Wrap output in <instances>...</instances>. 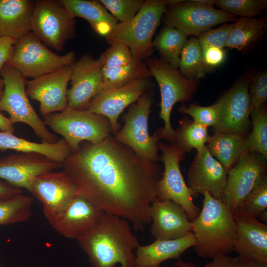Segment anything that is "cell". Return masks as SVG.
Wrapping results in <instances>:
<instances>
[{
	"label": "cell",
	"instance_id": "41",
	"mask_svg": "<svg viewBox=\"0 0 267 267\" xmlns=\"http://www.w3.org/2000/svg\"><path fill=\"white\" fill-rule=\"evenodd\" d=\"M249 93L251 108L258 109L264 104L267 99V70L257 74L253 78Z\"/></svg>",
	"mask_w": 267,
	"mask_h": 267
},
{
	"label": "cell",
	"instance_id": "46",
	"mask_svg": "<svg viewBox=\"0 0 267 267\" xmlns=\"http://www.w3.org/2000/svg\"><path fill=\"white\" fill-rule=\"evenodd\" d=\"M236 267H267V265L238 256L233 258Z\"/></svg>",
	"mask_w": 267,
	"mask_h": 267
},
{
	"label": "cell",
	"instance_id": "30",
	"mask_svg": "<svg viewBox=\"0 0 267 267\" xmlns=\"http://www.w3.org/2000/svg\"><path fill=\"white\" fill-rule=\"evenodd\" d=\"M188 36L182 31L165 25L153 41V48L158 51L162 61L178 70L180 54Z\"/></svg>",
	"mask_w": 267,
	"mask_h": 267
},
{
	"label": "cell",
	"instance_id": "26",
	"mask_svg": "<svg viewBox=\"0 0 267 267\" xmlns=\"http://www.w3.org/2000/svg\"><path fill=\"white\" fill-rule=\"evenodd\" d=\"M35 0H0V37L18 40L31 31Z\"/></svg>",
	"mask_w": 267,
	"mask_h": 267
},
{
	"label": "cell",
	"instance_id": "13",
	"mask_svg": "<svg viewBox=\"0 0 267 267\" xmlns=\"http://www.w3.org/2000/svg\"><path fill=\"white\" fill-rule=\"evenodd\" d=\"M249 86V80L243 78L215 102L218 107L219 119L213 127L215 133L248 135L252 110Z\"/></svg>",
	"mask_w": 267,
	"mask_h": 267
},
{
	"label": "cell",
	"instance_id": "19",
	"mask_svg": "<svg viewBox=\"0 0 267 267\" xmlns=\"http://www.w3.org/2000/svg\"><path fill=\"white\" fill-rule=\"evenodd\" d=\"M61 168L62 163L40 153L20 152L0 158V179L30 192L31 183L35 177Z\"/></svg>",
	"mask_w": 267,
	"mask_h": 267
},
{
	"label": "cell",
	"instance_id": "38",
	"mask_svg": "<svg viewBox=\"0 0 267 267\" xmlns=\"http://www.w3.org/2000/svg\"><path fill=\"white\" fill-rule=\"evenodd\" d=\"M100 3L118 22L124 23L132 19L138 12L143 0H100Z\"/></svg>",
	"mask_w": 267,
	"mask_h": 267
},
{
	"label": "cell",
	"instance_id": "40",
	"mask_svg": "<svg viewBox=\"0 0 267 267\" xmlns=\"http://www.w3.org/2000/svg\"><path fill=\"white\" fill-rule=\"evenodd\" d=\"M233 25V23H224L216 29L201 33L197 38L202 50L211 47L219 48L224 47Z\"/></svg>",
	"mask_w": 267,
	"mask_h": 267
},
{
	"label": "cell",
	"instance_id": "43",
	"mask_svg": "<svg viewBox=\"0 0 267 267\" xmlns=\"http://www.w3.org/2000/svg\"><path fill=\"white\" fill-rule=\"evenodd\" d=\"M15 40L8 37H0V74L2 67L10 57ZM3 81L0 78V88H3Z\"/></svg>",
	"mask_w": 267,
	"mask_h": 267
},
{
	"label": "cell",
	"instance_id": "31",
	"mask_svg": "<svg viewBox=\"0 0 267 267\" xmlns=\"http://www.w3.org/2000/svg\"><path fill=\"white\" fill-rule=\"evenodd\" d=\"M265 19L242 17L233 23L225 46L241 51L257 40L264 32Z\"/></svg>",
	"mask_w": 267,
	"mask_h": 267
},
{
	"label": "cell",
	"instance_id": "15",
	"mask_svg": "<svg viewBox=\"0 0 267 267\" xmlns=\"http://www.w3.org/2000/svg\"><path fill=\"white\" fill-rule=\"evenodd\" d=\"M100 56L102 89L121 87L137 79L152 77L145 63L135 59L130 49L123 44L111 45Z\"/></svg>",
	"mask_w": 267,
	"mask_h": 267
},
{
	"label": "cell",
	"instance_id": "20",
	"mask_svg": "<svg viewBox=\"0 0 267 267\" xmlns=\"http://www.w3.org/2000/svg\"><path fill=\"white\" fill-rule=\"evenodd\" d=\"M71 72L72 65L27 81V94L31 99L40 102V111L43 116L62 112L68 106L67 86Z\"/></svg>",
	"mask_w": 267,
	"mask_h": 267
},
{
	"label": "cell",
	"instance_id": "45",
	"mask_svg": "<svg viewBox=\"0 0 267 267\" xmlns=\"http://www.w3.org/2000/svg\"><path fill=\"white\" fill-rule=\"evenodd\" d=\"M204 267H236L233 258L229 255H222L214 259L205 265Z\"/></svg>",
	"mask_w": 267,
	"mask_h": 267
},
{
	"label": "cell",
	"instance_id": "39",
	"mask_svg": "<svg viewBox=\"0 0 267 267\" xmlns=\"http://www.w3.org/2000/svg\"><path fill=\"white\" fill-rule=\"evenodd\" d=\"M178 111L191 116L193 121L207 127L213 128L219 119V110L216 103L210 106H201L195 104L186 106L183 104L178 107Z\"/></svg>",
	"mask_w": 267,
	"mask_h": 267
},
{
	"label": "cell",
	"instance_id": "11",
	"mask_svg": "<svg viewBox=\"0 0 267 267\" xmlns=\"http://www.w3.org/2000/svg\"><path fill=\"white\" fill-rule=\"evenodd\" d=\"M158 146L162 154L160 160L164 163V172L157 185L156 199L171 200L179 204L192 222L201 209L194 204L192 194L180 171L179 163L184 159L186 153L175 144L160 142Z\"/></svg>",
	"mask_w": 267,
	"mask_h": 267
},
{
	"label": "cell",
	"instance_id": "17",
	"mask_svg": "<svg viewBox=\"0 0 267 267\" xmlns=\"http://www.w3.org/2000/svg\"><path fill=\"white\" fill-rule=\"evenodd\" d=\"M265 159L259 154L248 152L227 173L222 202L233 213L266 173Z\"/></svg>",
	"mask_w": 267,
	"mask_h": 267
},
{
	"label": "cell",
	"instance_id": "23",
	"mask_svg": "<svg viewBox=\"0 0 267 267\" xmlns=\"http://www.w3.org/2000/svg\"><path fill=\"white\" fill-rule=\"evenodd\" d=\"M150 233L156 240L183 237L192 232V224L183 208L171 200L155 199L150 208Z\"/></svg>",
	"mask_w": 267,
	"mask_h": 267
},
{
	"label": "cell",
	"instance_id": "21",
	"mask_svg": "<svg viewBox=\"0 0 267 267\" xmlns=\"http://www.w3.org/2000/svg\"><path fill=\"white\" fill-rule=\"evenodd\" d=\"M187 179V186L193 197L208 192L214 198L222 201L227 173L206 145L197 152L188 170Z\"/></svg>",
	"mask_w": 267,
	"mask_h": 267
},
{
	"label": "cell",
	"instance_id": "29",
	"mask_svg": "<svg viewBox=\"0 0 267 267\" xmlns=\"http://www.w3.org/2000/svg\"><path fill=\"white\" fill-rule=\"evenodd\" d=\"M246 136L218 133L210 136L206 146L211 154L223 166L226 173L248 152Z\"/></svg>",
	"mask_w": 267,
	"mask_h": 267
},
{
	"label": "cell",
	"instance_id": "18",
	"mask_svg": "<svg viewBox=\"0 0 267 267\" xmlns=\"http://www.w3.org/2000/svg\"><path fill=\"white\" fill-rule=\"evenodd\" d=\"M71 88L68 89V106L86 110L92 98L103 89L102 58L86 53L72 64Z\"/></svg>",
	"mask_w": 267,
	"mask_h": 267
},
{
	"label": "cell",
	"instance_id": "16",
	"mask_svg": "<svg viewBox=\"0 0 267 267\" xmlns=\"http://www.w3.org/2000/svg\"><path fill=\"white\" fill-rule=\"evenodd\" d=\"M152 86L151 78H142L121 87L102 89L92 98L86 110L106 117L114 135L120 129L118 118L124 109L137 101Z\"/></svg>",
	"mask_w": 267,
	"mask_h": 267
},
{
	"label": "cell",
	"instance_id": "12",
	"mask_svg": "<svg viewBox=\"0 0 267 267\" xmlns=\"http://www.w3.org/2000/svg\"><path fill=\"white\" fill-rule=\"evenodd\" d=\"M164 13L162 21L165 25L196 37L214 26L237 19L234 15L195 0H179L168 5Z\"/></svg>",
	"mask_w": 267,
	"mask_h": 267
},
{
	"label": "cell",
	"instance_id": "24",
	"mask_svg": "<svg viewBox=\"0 0 267 267\" xmlns=\"http://www.w3.org/2000/svg\"><path fill=\"white\" fill-rule=\"evenodd\" d=\"M233 216L236 224L234 251L239 256L267 265V225L236 211Z\"/></svg>",
	"mask_w": 267,
	"mask_h": 267
},
{
	"label": "cell",
	"instance_id": "35",
	"mask_svg": "<svg viewBox=\"0 0 267 267\" xmlns=\"http://www.w3.org/2000/svg\"><path fill=\"white\" fill-rule=\"evenodd\" d=\"M250 116L253 129L246 136L247 151L267 158V110L264 104L258 109L251 110Z\"/></svg>",
	"mask_w": 267,
	"mask_h": 267
},
{
	"label": "cell",
	"instance_id": "9",
	"mask_svg": "<svg viewBox=\"0 0 267 267\" xmlns=\"http://www.w3.org/2000/svg\"><path fill=\"white\" fill-rule=\"evenodd\" d=\"M153 102L152 92L150 90L131 104L127 112L122 116L123 127L113 136L139 157L157 162L159 159L158 143L160 139L156 133L150 135L148 128Z\"/></svg>",
	"mask_w": 267,
	"mask_h": 267
},
{
	"label": "cell",
	"instance_id": "7",
	"mask_svg": "<svg viewBox=\"0 0 267 267\" xmlns=\"http://www.w3.org/2000/svg\"><path fill=\"white\" fill-rule=\"evenodd\" d=\"M4 88L0 100V111L6 112L11 122L30 126L42 142L52 143L58 139L50 132L31 105L26 91L28 80L21 73L6 63L0 74Z\"/></svg>",
	"mask_w": 267,
	"mask_h": 267
},
{
	"label": "cell",
	"instance_id": "25",
	"mask_svg": "<svg viewBox=\"0 0 267 267\" xmlns=\"http://www.w3.org/2000/svg\"><path fill=\"white\" fill-rule=\"evenodd\" d=\"M196 240L192 232L175 239L156 240L147 245H139L136 249L135 267H160L163 262L178 259Z\"/></svg>",
	"mask_w": 267,
	"mask_h": 267
},
{
	"label": "cell",
	"instance_id": "42",
	"mask_svg": "<svg viewBox=\"0 0 267 267\" xmlns=\"http://www.w3.org/2000/svg\"><path fill=\"white\" fill-rule=\"evenodd\" d=\"M202 50L203 58L206 67H214L222 64L225 58L222 48L211 47Z\"/></svg>",
	"mask_w": 267,
	"mask_h": 267
},
{
	"label": "cell",
	"instance_id": "44",
	"mask_svg": "<svg viewBox=\"0 0 267 267\" xmlns=\"http://www.w3.org/2000/svg\"><path fill=\"white\" fill-rule=\"evenodd\" d=\"M23 192V189L14 187L0 179V199L10 198Z\"/></svg>",
	"mask_w": 267,
	"mask_h": 267
},
{
	"label": "cell",
	"instance_id": "6",
	"mask_svg": "<svg viewBox=\"0 0 267 267\" xmlns=\"http://www.w3.org/2000/svg\"><path fill=\"white\" fill-rule=\"evenodd\" d=\"M43 121L45 126L63 136L72 153L80 150L81 142L97 143L112 133L111 123L106 117L68 106L62 112L44 116Z\"/></svg>",
	"mask_w": 267,
	"mask_h": 267
},
{
	"label": "cell",
	"instance_id": "14",
	"mask_svg": "<svg viewBox=\"0 0 267 267\" xmlns=\"http://www.w3.org/2000/svg\"><path fill=\"white\" fill-rule=\"evenodd\" d=\"M30 193L42 204L44 214L51 225L77 194V189L65 172L51 171L34 178Z\"/></svg>",
	"mask_w": 267,
	"mask_h": 267
},
{
	"label": "cell",
	"instance_id": "28",
	"mask_svg": "<svg viewBox=\"0 0 267 267\" xmlns=\"http://www.w3.org/2000/svg\"><path fill=\"white\" fill-rule=\"evenodd\" d=\"M74 17L87 20L97 34L107 35L118 23L99 0H60Z\"/></svg>",
	"mask_w": 267,
	"mask_h": 267
},
{
	"label": "cell",
	"instance_id": "33",
	"mask_svg": "<svg viewBox=\"0 0 267 267\" xmlns=\"http://www.w3.org/2000/svg\"><path fill=\"white\" fill-rule=\"evenodd\" d=\"M34 198L23 193L0 199V226L26 222L31 218Z\"/></svg>",
	"mask_w": 267,
	"mask_h": 267
},
{
	"label": "cell",
	"instance_id": "50",
	"mask_svg": "<svg viewBox=\"0 0 267 267\" xmlns=\"http://www.w3.org/2000/svg\"><path fill=\"white\" fill-rule=\"evenodd\" d=\"M50 267L48 266V267Z\"/></svg>",
	"mask_w": 267,
	"mask_h": 267
},
{
	"label": "cell",
	"instance_id": "10",
	"mask_svg": "<svg viewBox=\"0 0 267 267\" xmlns=\"http://www.w3.org/2000/svg\"><path fill=\"white\" fill-rule=\"evenodd\" d=\"M76 18L60 0H37L31 17V31L44 44L60 51L77 36Z\"/></svg>",
	"mask_w": 267,
	"mask_h": 267
},
{
	"label": "cell",
	"instance_id": "3",
	"mask_svg": "<svg viewBox=\"0 0 267 267\" xmlns=\"http://www.w3.org/2000/svg\"><path fill=\"white\" fill-rule=\"evenodd\" d=\"M202 195V208L191 222L196 240L194 251L202 258L229 255L234 251L236 236L233 213L222 201L214 198L208 192Z\"/></svg>",
	"mask_w": 267,
	"mask_h": 267
},
{
	"label": "cell",
	"instance_id": "1",
	"mask_svg": "<svg viewBox=\"0 0 267 267\" xmlns=\"http://www.w3.org/2000/svg\"><path fill=\"white\" fill-rule=\"evenodd\" d=\"M80 195L105 213L130 222L142 231L151 222L160 169L111 134L97 143H87L62 164Z\"/></svg>",
	"mask_w": 267,
	"mask_h": 267
},
{
	"label": "cell",
	"instance_id": "8",
	"mask_svg": "<svg viewBox=\"0 0 267 267\" xmlns=\"http://www.w3.org/2000/svg\"><path fill=\"white\" fill-rule=\"evenodd\" d=\"M76 57L73 51L63 55L53 52L30 31L16 41L6 63L26 78L34 79L72 65Z\"/></svg>",
	"mask_w": 267,
	"mask_h": 267
},
{
	"label": "cell",
	"instance_id": "34",
	"mask_svg": "<svg viewBox=\"0 0 267 267\" xmlns=\"http://www.w3.org/2000/svg\"><path fill=\"white\" fill-rule=\"evenodd\" d=\"M179 72L184 78L197 81L206 73L202 50L198 38L194 37L188 40L180 54Z\"/></svg>",
	"mask_w": 267,
	"mask_h": 267
},
{
	"label": "cell",
	"instance_id": "4",
	"mask_svg": "<svg viewBox=\"0 0 267 267\" xmlns=\"http://www.w3.org/2000/svg\"><path fill=\"white\" fill-rule=\"evenodd\" d=\"M179 0H146L136 15L124 23L118 22L105 36L110 45L122 44L133 57L143 60L153 52V38L168 5Z\"/></svg>",
	"mask_w": 267,
	"mask_h": 267
},
{
	"label": "cell",
	"instance_id": "2",
	"mask_svg": "<svg viewBox=\"0 0 267 267\" xmlns=\"http://www.w3.org/2000/svg\"><path fill=\"white\" fill-rule=\"evenodd\" d=\"M91 267H135L133 251L139 245L129 221L105 213L100 222L77 240Z\"/></svg>",
	"mask_w": 267,
	"mask_h": 267
},
{
	"label": "cell",
	"instance_id": "22",
	"mask_svg": "<svg viewBox=\"0 0 267 267\" xmlns=\"http://www.w3.org/2000/svg\"><path fill=\"white\" fill-rule=\"evenodd\" d=\"M105 213L88 199L77 194L51 226L63 237L77 240L94 228Z\"/></svg>",
	"mask_w": 267,
	"mask_h": 267
},
{
	"label": "cell",
	"instance_id": "51",
	"mask_svg": "<svg viewBox=\"0 0 267 267\" xmlns=\"http://www.w3.org/2000/svg\"><path fill=\"white\" fill-rule=\"evenodd\" d=\"M0 267H1V266L0 265Z\"/></svg>",
	"mask_w": 267,
	"mask_h": 267
},
{
	"label": "cell",
	"instance_id": "49",
	"mask_svg": "<svg viewBox=\"0 0 267 267\" xmlns=\"http://www.w3.org/2000/svg\"><path fill=\"white\" fill-rule=\"evenodd\" d=\"M196 1L207 5L213 6L215 5L217 0H195Z\"/></svg>",
	"mask_w": 267,
	"mask_h": 267
},
{
	"label": "cell",
	"instance_id": "47",
	"mask_svg": "<svg viewBox=\"0 0 267 267\" xmlns=\"http://www.w3.org/2000/svg\"><path fill=\"white\" fill-rule=\"evenodd\" d=\"M3 88H0V100L2 97ZM0 131L14 133L15 128L9 118L3 116L0 111Z\"/></svg>",
	"mask_w": 267,
	"mask_h": 267
},
{
	"label": "cell",
	"instance_id": "32",
	"mask_svg": "<svg viewBox=\"0 0 267 267\" xmlns=\"http://www.w3.org/2000/svg\"><path fill=\"white\" fill-rule=\"evenodd\" d=\"M179 128L175 130V137L172 144L180 147L185 153L195 149L201 152L206 146L210 136L208 127L196 123L187 118L182 119Z\"/></svg>",
	"mask_w": 267,
	"mask_h": 267
},
{
	"label": "cell",
	"instance_id": "5",
	"mask_svg": "<svg viewBox=\"0 0 267 267\" xmlns=\"http://www.w3.org/2000/svg\"><path fill=\"white\" fill-rule=\"evenodd\" d=\"M144 62L155 78L160 91L159 116L164 121V126L158 129L156 133L160 139L173 144L175 132L171 123L172 110L176 103L191 100L197 89L198 83L184 78L178 70L157 57H148Z\"/></svg>",
	"mask_w": 267,
	"mask_h": 267
},
{
	"label": "cell",
	"instance_id": "48",
	"mask_svg": "<svg viewBox=\"0 0 267 267\" xmlns=\"http://www.w3.org/2000/svg\"><path fill=\"white\" fill-rule=\"evenodd\" d=\"M174 265L178 267H197L193 263L190 262L186 263L180 258L175 263Z\"/></svg>",
	"mask_w": 267,
	"mask_h": 267
},
{
	"label": "cell",
	"instance_id": "36",
	"mask_svg": "<svg viewBox=\"0 0 267 267\" xmlns=\"http://www.w3.org/2000/svg\"><path fill=\"white\" fill-rule=\"evenodd\" d=\"M267 176L264 174L234 211L257 219L267 210Z\"/></svg>",
	"mask_w": 267,
	"mask_h": 267
},
{
	"label": "cell",
	"instance_id": "37",
	"mask_svg": "<svg viewBox=\"0 0 267 267\" xmlns=\"http://www.w3.org/2000/svg\"><path fill=\"white\" fill-rule=\"evenodd\" d=\"M215 5L226 13L236 16L252 17L260 14L267 6L262 0H217Z\"/></svg>",
	"mask_w": 267,
	"mask_h": 267
},
{
	"label": "cell",
	"instance_id": "27",
	"mask_svg": "<svg viewBox=\"0 0 267 267\" xmlns=\"http://www.w3.org/2000/svg\"><path fill=\"white\" fill-rule=\"evenodd\" d=\"M14 150L21 153L37 152L62 163L72 151L66 141L58 139L52 143H37L18 137L7 132L0 131V150Z\"/></svg>",
	"mask_w": 267,
	"mask_h": 267
}]
</instances>
